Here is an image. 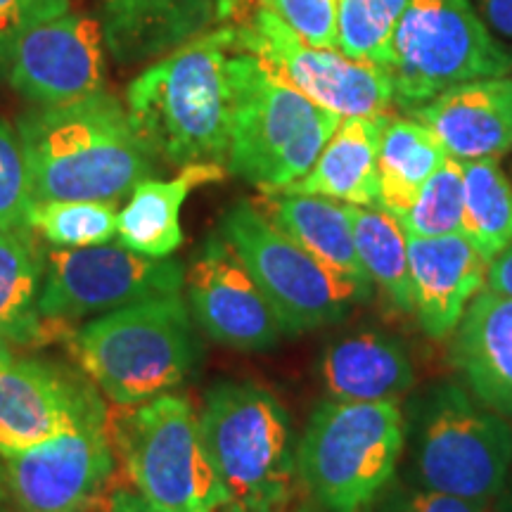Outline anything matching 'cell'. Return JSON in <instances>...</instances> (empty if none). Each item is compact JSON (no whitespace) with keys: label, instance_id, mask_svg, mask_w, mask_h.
Here are the masks:
<instances>
[{"label":"cell","instance_id":"40","mask_svg":"<svg viewBox=\"0 0 512 512\" xmlns=\"http://www.w3.org/2000/svg\"><path fill=\"white\" fill-rule=\"evenodd\" d=\"M501 512H512V484L508 489H503V498H501Z\"/></svg>","mask_w":512,"mask_h":512},{"label":"cell","instance_id":"8","mask_svg":"<svg viewBox=\"0 0 512 512\" xmlns=\"http://www.w3.org/2000/svg\"><path fill=\"white\" fill-rule=\"evenodd\" d=\"M394 102L413 112L448 88L512 72V53L496 41L470 0H408L392 34Z\"/></svg>","mask_w":512,"mask_h":512},{"label":"cell","instance_id":"42","mask_svg":"<svg viewBox=\"0 0 512 512\" xmlns=\"http://www.w3.org/2000/svg\"><path fill=\"white\" fill-rule=\"evenodd\" d=\"M278 512H297V510H292V505H290V508H285V510H278Z\"/></svg>","mask_w":512,"mask_h":512},{"label":"cell","instance_id":"38","mask_svg":"<svg viewBox=\"0 0 512 512\" xmlns=\"http://www.w3.org/2000/svg\"><path fill=\"white\" fill-rule=\"evenodd\" d=\"M489 27L505 38H512V0H477Z\"/></svg>","mask_w":512,"mask_h":512},{"label":"cell","instance_id":"25","mask_svg":"<svg viewBox=\"0 0 512 512\" xmlns=\"http://www.w3.org/2000/svg\"><path fill=\"white\" fill-rule=\"evenodd\" d=\"M43 271L31 230H0V349L43 347L69 332V325L38 311Z\"/></svg>","mask_w":512,"mask_h":512},{"label":"cell","instance_id":"31","mask_svg":"<svg viewBox=\"0 0 512 512\" xmlns=\"http://www.w3.org/2000/svg\"><path fill=\"white\" fill-rule=\"evenodd\" d=\"M463 211V162L456 157H448L422 188L413 207L399 216V223L411 238H441V235L463 233Z\"/></svg>","mask_w":512,"mask_h":512},{"label":"cell","instance_id":"11","mask_svg":"<svg viewBox=\"0 0 512 512\" xmlns=\"http://www.w3.org/2000/svg\"><path fill=\"white\" fill-rule=\"evenodd\" d=\"M235 48L266 60L306 98L342 119L382 117L394 105L387 69L354 60L342 50L311 46L266 8H256L245 24L235 27Z\"/></svg>","mask_w":512,"mask_h":512},{"label":"cell","instance_id":"29","mask_svg":"<svg viewBox=\"0 0 512 512\" xmlns=\"http://www.w3.org/2000/svg\"><path fill=\"white\" fill-rule=\"evenodd\" d=\"M117 202L50 200L36 202L29 228L62 249L107 245L117 238Z\"/></svg>","mask_w":512,"mask_h":512},{"label":"cell","instance_id":"21","mask_svg":"<svg viewBox=\"0 0 512 512\" xmlns=\"http://www.w3.org/2000/svg\"><path fill=\"white\" fill-rule=\"evenodd\" d=\"M256 207L320 264L356 283L363 292L373 290V280L358 259L347 204L278 190L264 192Z\"/></svg>","mask_w":512,"mask_h":512},{"label":"cell","instance_id":"6","mask_svg":"<svg viewBox=\"0 0 512 512\" xmlns=\"http://www.w3.org/2000/svg\"><path fill=\"white\" fill-rule=\"evenodd\" d=\"M114 458L131 489L157 512H223L228 496L202 441L200 413L183 394L107 413Z\"/></svg>","mask_w":512,"mask_h":512},{"label":"cell","instance_id":"19","mask_svg":"<svg viewBox=\"0 0 512 512\" xmlns=\"http://www.w3.org/2000/svg\"><path fill=\"white\" fill-rule=\"evenodd\" d=\"M105 46L119 64L159 60L219 22V0H105Z\"/></svg>","mask_w":512,"mask_h":512},{"label":"cell","instance_id":"26","mask_svg":"<svg viewBox=\"0 0 512 512\" xmlns=\"http://www.w3.org/2000/svg\"><path fill=\"white\" fill-rule=\"evenodd\" d=\"M446 159L444 145L425 124L389 117L377 147L380 207L396 219L406 214Z\"/></svg>","mask_w":512,"mask_h":512},{"label":"cell","instance_id":"30","mask_svg":"<svg viewBox=\"0 0 512 512\" xmlns=\"http://www.w3.org/2000/svg\"><path fill=\"white\" fill-rule=\"evenodd\" d=\"M406 5L408 0H339V50L387 69L394 27Z\"/></svg>","mask_w":512,"mask_h":512},{"label":"cell","instance_id":"3","mask_svg":"<svg viewBox=\"0 0 512 512\" xmlns=\"http://www.w3.org/2000/svg\"><path fill=\"white\" fill-rule=\"evenodd\" d=\"M228 83V171L261 192L290 188L309 174L342 117L247 50L228 55Z\"/></svg>","mask_w":512,"mask_h":512},{"label":"cell","instance_id":"22","mask_svg":"<svg viewBox=\"0 0 512 512\" xmlns=\"http://www.w3.org/2000/svg\"><path fill=\"white\" fill-rule=\"evenodd\" d=\"M387 119L389 114L342 119L309 174L285 192L330 197L354 207H380L377 147Z\"/></svg>","mask_w":512,"mask_h":512},{"label":"cell","instance_id":"2","mask_svg":"<svg viewBox=\"0 0 512 512\" xmlns=\"http://www.w3.org/2000/svg\"><path fill=\"white\" fill-rule=\"evenodd\" d=\"M230 48L235 27L209 29L128 83V117L152 155L181 169L228 162Z\"/></svg>","mask_w":512,"mask_h":512},{"label":"cell","instance_id":"14","mask_svg":"<svg viewBox=\"0 0 512 512\" xmlns=\"http://www.w3.org/2000/svg\"><path fill=\"white\" fill-rule=\"evenodd\" d=\"M5 76L36 107L105 91V31L98 19L62 12L31 27L10 50Z\"/></svg>","mask_w":512,"mask_h":512},{"label":"cell","instance_id":"41","mask_svg":"<svg viewBox=\"0 0 512 512\" xmlns=\"http://www.w3.org/2000/svg\"><path fill=\"white\" fill-rule=\"evenodd\" d=\"M0 512H22V510H17V508H0Z\"/></svg>","mask_w":512,"mask_h":512},{"label":"cell","instance_id":"39","mask_svg":"<svg viewBox=\"0 0 512 512\" xmlns=\"http://www.w3.org/2000/svg\"><path fill=\"white\" fill-rule=\"evenodd\" d=\"M0 508H15L8 489V475H5V458L0 460Z\"/></svg>","mask_w":512,"mask_h":512},{"label":"cell","instance_id":"36","mask_svg":"<svg viewBox=\"0 0 512 512\" xmlns=\"http://www.w3.org/2000/svg\"><path fill=\"white\" fill-rule=\"evenodd\" d=\"M91 512H157L133 489H114Z\"/></svg>","mask_w":512,"mask_h":512},{"label":"cell","instance_id":"32","mask_svg":"<svg viewBox=\"0 0 512 512\" xmlns=\"http://www.w3.org/2000/svg\"><path fill=\"white\" fill-rule=\"evenodd\" d=\"M34 204L22 143L8 121L0 119V230L29 233Z\"/></svg>","mask_w":512,"mask_h":512},{"label":"cell","instance_id":"12","mask_svg":"<svg viewBox=\"0 0 512 512\" xmlns=\"http://www.w3.org/2000/svg\"><path fill=\"white\" fill-rule=\"evenodd\" d=\"M181 261L150 259L126 247L53 249L46 256L38 311L43 318L72 325L124 306L183 290Z\"/></svg>","mask_w":512,"mask_h":512},{"label":"cell","instance_id":"18","mask_svg":"<svg viewBox=\"0 0 512 512\" xmlns=\"http://www.w3.org/2000/svg\"><path fill=\"white\" fill-rule=\"evenodd\" d=\"M411 114L460 162L498 159L512 150L510 76L460 83Z\"/></svg>","mask_w":512,"mask_h":512},{"label":"cell","instance_id":"10","mask_svg":"<svg viewBox=\"0 0 512 512\" xmlns=\"http://www.w3.org/2000/svg\"><path fill=\"white\" fill-rule=\"evenodd\" d=\"M512 467V427L463 387H441L415 451L420 489L484 501L501 496Z\"/></svg>","mask_w":512,"mask_h":512},{"label":"cell","instance_id":"33","mask_svg":"<svg viewBox=\"0 0 512 512\" xmlns=\"http://www.w3.org/2000/svg\"><path fill=\"white\" fill-rule=\"evenodd\" d=\"M294 34L316 48L339 50V0H259Z\"/></svg>","mask_w":512,"mask_h":512},{"label":"cell","instance_id":"27","mask_svg":"<svg viewBox=\"0 0 512 512\" xmlns=\"http://www.w3.org/2000/svg\"><path fill=\"white\" fill-rule=\"evenodd\" d=\"M358 259L396 311L415 313L408 235L396 216L382 207L347 204Z\"/></svg>","mask_w":512,"mask_h":512},{"label":"cell","instance_id":"34","mask_svg":"<svg viewBox=\"0 0 512 512\" xmlns=\"http://www.w3.org/2000/svg\"><path fill=\"white\" fill-rule=\"evenodd\" d=\"M72 10L69 0H0V74H5L10 50L31 27Z\"/></svg>","mask_w":512,"mask_h":512},{"label":"cell","instance_id":"15","mask_svg":"<svg viewBox=\"0 0 512 512\" xmlns=\"http://www.w3.org/2000/svg\"><path fill=\"white\" fill-rule=\"evenodd\" d=\"M114 465L107 422L57 434L5 458L12 505L22 512H91L110 494Z\"/></svg>","mask_w":512,"mask_h":512},{"label":"cell","instance_id":"5","mask_svg":"<svg viewBox=\"0 0 512 512\" xmlns=\"http://www.w3.org/2000/svg\"><path fill=\"white\" fill-rule=\"evenodd\" d=\"M69 347L114 406L171 392L192 373L197 339L181 292L105 313L69 335Z\"/></svg>","mask_w":512,"mask_h":512},{"label":"cell","instance_id":"23","mask_svg":"<svg viewBox=\"0 0 512 512\" xmlns=\"http://www.w3.org/2000/svg\"><path fill=\"white\" fill-rule=\"evenodd\" d=\"M223 178L226 169L221 164H190L169 181H140L133 188L131 200L119 211L117 238L121 247L150 259H169L183 245V202L195 188L219 183Z\"/></svg>","mask_w":512,"mask_h":512},{"label":"cell","instance_id":"20","mask_svg":"<svg viewBox=\"0 0 512 512\" xmlns=\"http://www.w3.org/2000/svg\"><path fill=\"white\" fill-rule=\"evenodd\" d=\"M451 358L484 406L512 415V297L484 290L453 330Z\"/></svg>","mask_w":512,"mask_h":512},{"label":"cell","instance_id":"35","mask_svg":"<svg viewBox=\"0 0 512 512\" xmlns=\"http://www.w3.org/2000/svg\"><path fill=\"white\" fill-rule=\"evenodd\" d=\"M382 512H489V503L418 489L403 496H394L384 505Z\"/></svg>","mask_w":512,"mask_h":512},{"label":"cell","instance_id":"16","mask_svg":"<svg viewBox=\"0 0 512 512\" xmlns=\"http://www.w3.org/2000/svg\"><path fill=\"white\" fill-rule=\"evenodd\" d=\"M192 313L216 342L240 351L271 349L280 320L245 261L221 233L209 235L185 275Z\"/></svg>","mask_w":512,"mask_h":512},{"label":"cell","instance_id":"1","mask_svg":"<svg viewBox=\"0 0 512 512\" xmlns=\"http://www.w3.org/2000/svg\"><path fill=\"white\" fill-rule=\"evenodd\" d=\"M36 202H117L155 174V155L128 110L100 91L64 105L34 107L17 121Z\"/></svg>","mask_w":512,"mask_h":512},{"label":"cell","instance_id":"4","mask_svg":"<svg viewBox=\"0 0 512 512\" xmlns=\"http://www.w3.org/2000/svg\"><path fill=\"white\" fill-rule=\"evenodd\" d=\"M202 441L228 505L223 512H278L297 494L290 415L266 389L219 382L204 396Z\"/></svg>","mask_w":512,"mask_h":512},{"label":"cell","instance_id":"37","mask_svg":"<svg viewBox=\"0 0 512 512\" xmlns=\"http://www.w3.org/2000/svg\"><path fill=\"white\" fill-rule=\"evenodd\" d=\"M486 290L512 297V245L496 256L486 273Z\"/></svg>","mask_w":512,"mask_h":512},{"label":"cell","instance_id":"28","mask_svg":"<svg viewBox=\"0 0 512 512\" xmlns=\"http://www.w3.org/2000/svg\"><path fill=\"white\" fill-rule=\"evenodd\" d=\"M463 235L486 261L512 245V183L496 159L463 162Z\"/></svg>","mask_w":512,"mask_h":512},{"label":"cell","instance_id":"7","mask_svg":"<svg viewBox=\"0 0 512 512\" xmlns=\"http://www.w3.org/2000/svg\"><path fill=\"white\" fill-rule=\"evenodd\" d=\"M406 422L396 401H330L297 448L306 491L328 512H368L399 463Z\"/></svg>","mask_w":512,"mask_h":512},{"label":"cell","instance_id":"24","mask_svg":"<svg viewBox=\"0 0 512 512\" xmlns=\"http://www.w3.org/2000/svg\"><path fill=\"white\" fill-rule=\"evenodd\" d=\"M320 375L337 401H399L413 387L406 349L382 332L337 339L320 361Z\"/></svg>","mask_w":512,"mask_h":512},{"label":"cell","instance_id":"17","mask_svg":"<svg viewBox=\"0 0 512 512\" xmlns=\"http://www.w3.org/2000/svg\"><path fill=\"white\" fill-rule=\"evenodd\" d=\"M408 261L415 316L432 339H446L486 287L489 261L463 233L441 238L408 235Z\"/></svg>","mask_w":512,"mask_h":512},{"label":"cell","instance_id":"13","mask_svg":"<svg viewBox=\"0 0 512 512\" xmlns=\"http://www.w3.org/2000/svg\"><path fill=\"white\" fill-rule=\"evenodd\" d=\"M105 422L93 384L74 370L0 349V458Z\"/></svg>","mask_w":512,"mask_h":512},{"label":"cell","instance_id":"9","mask_svg":"<svg viewBox=\"0 0 512 512\" xmlns=\"http://www.w3.org/2000/svg\"><path fill=\"white\" fill-rule=\"evenodd\" d=\"M219 233L233 245L256 285L271 302L283 335H302L347 318L351 306L370 294L306 252L256 207L233 204Z\"/></svg>","mask_w":512,"mask_h":512}]
</instances>
